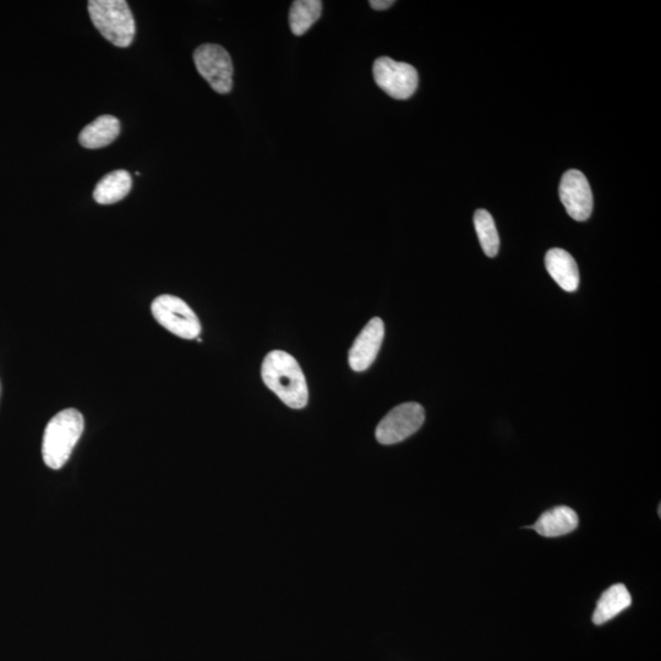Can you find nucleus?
Returning <instances> with one entry per match:
<instances>
[{
    "label": "nucleus",
    "mask_w": 661,
    "mask_h": 661,
    "mask_svg": "<svg viewBox=\"0 0 661 661\" xmlns=\"http://www.w3.org/2000/svg\"><path fill=\"white\" fill-rule=\"evenodd\" d=\"M152 315L162 327L184 340H195L201 333V324L194 310L184 300L174 296H161L151 305Z\"/></svg>",
    "instance_id": "20e7f679"
},
{
    "label": "nucleus",
    "mask_w": 661,
    "mask_h": 661,
    "mask_svg": "<svg viewBox=\"0 0 661 661\" xmlns=\"http://www.w3.org/2000/svg\"><path fill=\"white\" fill-rule=\"evenodd\" d=\"M120 134V123L116 117L102 116L87 125L79 136L80 145L89 150L103 149L116 141Z\"/></svg>",
    "instance_id": "f8f14e48"
},
{
    "label": "nucleus",
    "mask_w": 661,
    "mask_h": 661,
    "mask_svg": "<svg viewBox=\"0 0 661 661\" xmlns=\"http://www.w3.org/2000/svg\"><path fill=\"white\" fill-rule=\"evenodd\" d=\"M395 4L393 0H371V8L375 10H386L392 7Z\"/></svg>",
    "instance_id": "f3484780"
},
{
    "label": "nucleus",
    "mask_w": 661,
    "mask_h": 661,
    "mask_svg": "<svg viewBox=\"0 0 661 661\" xmlns=\"http://www.w3.org/2000/svg\"><path fill=\"white\" fill-rule=\"evenodd\" d=\"M578 523L577 513L572 508L559 506L544 512L532 529L543 537L556 538L575 531Z\"/></svg>",
    "instance_id": "9b49d317"
},
{
    "label": "nucleus",
    "mask_w": 661,
    "mask_h": 661,
    "mask_svg": "<svg viewBox=\"0 0 661 661\" xmlns=\"http://www.w3.org/2000/svg\"><path fill=\"white\" fill-rule=\"evenodd\" d=\"M265 385L289 408L302 409L309 401L307 380L302 368L291 354L273 351L261 366Z\"/></svg>",
    "instance_id": "f257e3e1"
},
{
    "label": "nucleus",
    "mask_w": 661,
    "mask_h": 661,
    "mask_svg": "<svg viewBox=\"0 0 661 661\" xmlns=\"http://www.w3.org/2000/svg\"><path fill=\"white\" fill-rule=\"evenodd\" d=\"M632 603V598L624 584H615L604 592L593 614L595 625H604L621 614Z\"/></svg>",
    "instance_id": "4468645a"
},
{
    "label": "nucleus",
    "mask_w": 661,
    "mask_h": 661,
    "mask_svg": "<svg viewBox=\"0 0 661 661\" xmlns=\"http://www.w3.org/2000/svg\"><path fill=\"white\" fill-rule=\"evenodd\" d=\"M384 337V321L380 318L371 319L349 351V366L357 373L369 369L378 357Z\"/></svg>",
    "instance_id": "1a4fd4ad"
},
{
    "label": "nucleus",
    "mask_w": 661,
    "mask_h": 661,
    "mask_svg": "<svg viewBox=\"0 0 661 661\" xmlns=\"http://www.w3.org/2000/svg\"><path fill=\"white\" fill-rule=\"evenodd\" d=\"M424 420L425 411L419 403H403L381 420L376 428V440L382 445L398 444L417 433Z\"/></svg>",
    "instance_id": "0eeeda50"
},
{
    "label": "nucleus",
    "mask_w": 661,
    "mask_h": 661,
    "mask_svg": "<svg viewBox=\"0 0 661 661\" xmlns=\"http://www.w3.org/2000/svg\"><path fill=\"white\" fill-rule=\"evenodd\" d=\"M373 73L380 89L396 100H408L418 89V71L411 64L381 57L375 60Z\"/></svg>",
    "instance_id": "39448f33"
},
{
    "label": "nucleus",
    "mask_w": 661,
    "mask_h": 661,
    "mask_svg": "<svg viewBox=\"0 0 661 661\" xmlns=\"http://www.w3.org/2000/svg\"><path fill=\"white\" fill-rule=\"evenodd\" d=\"M83 414L74 408L64 409L51 419L43 435L42 457L51 469L67 464L75 446L84 433Z\"/></svg>",
    "instance_id": "f03ea898"
},
{
    "label": "nucleus",
    "mask_w": 661,
    "mask_h": 661,
    "mask_svg": "<svg viewBox=\"0 0 661 661\" xmlns=\"http://www.w3.org/2000/svg\"><path fill=\"white\" fill-rule=\"evenodd\" d=\"M474 227L485 255L489 256V258H495L497 253H499L500 237L499 233H497L494 218L490 215V212L486 210L475 212Z\"/></svg>",
    "instance_id": "dca6fc26"
},
{
    "label": "nucleus",
    "mask_w": 661,
    "mask_h": 661,
    "mask_svg": "<svg viewBox=\"0 0 661 661\" xmlns=\"http://www.w3.org/2000/svg\"><path fill=\"white\" fill-rule=\"evenodd\" d=\"M199 74L218 94L226 95L233 89V63L225 48L218 45H202L194 53Z\"/></svg>",
    "instance_id": "423d86ee"
},
{
    "label": "nucleus",
    "mask_w": 661,
    "mask_h": 661,
    "mask_svg": "<svg viewBox=\"0 0 661 661\" xmlns=\"http://www.w3.org/2000/svg\"><path fill=\"white\" fill-rule=\"evenodd\" d=\"M133 187V179L127 171H114L96 185L94 199L100 205H112L127 198Z\"/></svg>",
    "instance_id": "ddd939ff"
},
{
    "label": "nucleus",
    "mask_w": 661,
    "mask_h": 661,
    "mask_svg": "<svg viewBox=\"0 0 661 661\" xmlns=\"http://www.w3.org/2000/svg\"><path fill=\"white\" fill-rule=\"evenodd\" d=\"M545 266L549 275L566 292H576L579 287L577 262L564 249L554 248L545 255Z\"/></svg>",
    "instance_id": "9d476101"
},
{
    "label": "nucleus",
    "mask_w": 661,
    "mask_h": 661,
    "mask_svg": "<svg viewBox=\"0 0 661 661\" xmlns=\"http://www.w3.org/2000/svg\"><path fill=\"white\" fill-rule=\"evenodd\" d=\"M89 13L92 24L112 45L127 48L133 43L135 20L125 0H91Z\"/></svg>",
    "instance_id": "7ed1b4c3"
},
{
    "label": "nucleus",
    "mask_w": 661,
    "mask_h": 661,
    "mask_svg": "<svg viewBox=\"0 0 661 661\" xmlns=\"http://www.w3.org/2000/svg\"><path fill=\"white\" fill-rule=\"evenodd\" d=\"M322 3L319 0H297L289 12V25L294 35L302 36L320 19Z\"/></svg>",
    "instance_id": "2eb2a0df"
},
{
    "label": "nucleus",
    "mask_w": 661,
    "mask_h": 661,
    "mask_svg": "<svg viewBox=\"0 0 661 661\" xmlns=\"http://www.w3.org/2000/svg\"><path fill=\"white\" fill-rule=\"evenodd\" d=\"M562 204L573 220L587 221L593 212V194L588 179L577 169L564 174L560 184Z\"/></svg>",
    "instance_id": "6e6552de"
}]
</instances>
